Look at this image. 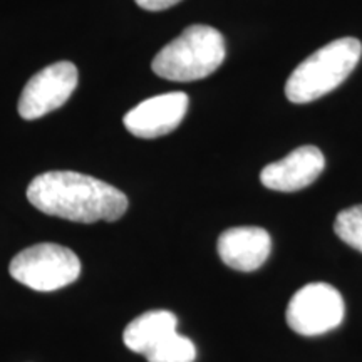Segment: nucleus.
Masks as SVG:
<instances>
[{
    "label": "nucleus",
    "mask_w": 362,
    "mask_h": 362,
    "mask_svg": "<svg viewBox=\"0 0 362 362\" xmlns=\"http://www.w3.org/2000/svg\"><path fill=\"white\" fill-rule=\"evenodd\" d=\"M27 198L45 215L76 223L116 221L128 210V198L106 181L76 171H49L30 181Z\"/></svg>",
    "instance_id": "obj_1"
},
{
    "label": "nucleus",
    "mask_w": 362,
    "mask_h": 362,
    "mask_svg": "<svg viewBox=\"0 0 362 362\" xmlns=\"http://www.w3.org/2000/svg\"><path fill=\"white\" fill-rule=\"evenodd\" d=\"M225 54V39L220 30L194 24L156 54L151 69L163 79L189 83L214 74L223 62Z\"/></svg>",
    "instance_id": "obj_2"
},
{
    "label": "nucleus",
    "mask_w": 362,
    "mask_h": 362,
    "mask_svg": "<svg viewBox=\"0 0 362 362\" xmlns=\"http://www.w3.org/2000/svg\"><path fill=\"white\" fill-rule=\"evenodd\" d=\"M361 56V40L354 37L332 40L296 67L285 84V96L296 104L312 103L325 96L349 78Z\"/></svg>",
    "instance_id": "obj_3"
},
{
    "label": "nucleus",
    "mask_w": 362,
    "mask_h": 362,
    "mask_svg": "<svg viewBox=\"0 0 362 362\" xmlns=\"http://www.w3.org/2000/svg\"><path fill=\"white\" fill-rule=\"evenodd\" d=\"M8 272L17 282L37 292H54L71 285L81 275V260L57 243H37L13 257Z\"/></svg>",
    "instance_id": "obj_4"
},
{
    "label": "nucleus",
    "mask_w": 362,
    "mask_h": 362,
    "mask_svg": "<svg viewBox=\"0 0 362 362\" xmlns=\"http://www.w3.org/2000/svg\"><path fill=\"white\" fill-rule=\"evenodd\" d=\"M344 312L346 307L337 288L314 282L292 296L287 307V324L300 336H320L342 324Z\"/></svg>",
    "instance_id": "obj_5"
},
{
    "label": "nucleus",
    "mask_w": 362,
    "mask_h": 362,
    "mask_svg": "<svg viewBox=\"0 0 362 362\" xmlns=\"http://www.w3.org/2000/svg\"><path fill=\"white\" fill-rule=\"evenodd\" d=\"M78 67L61 61L39 71L25 84L19 99V115L27 121L39 119L64 106L78 86Z\"/></svg>",
    "instance_id": "obj_6"
},
{
    "label": "nucleus",
    "mask_w": 362,
    "mask_h": 362,
    "mask_svg": "<svg viewBox=\"0 0 362 362\" xmlns=\"http://www.w3.org/2000/svg\"><path fill=\"white\" fill-rule=\"evenodd\" d=\"M187 111V94L168 93L144 99L129 112H126L123 123L136 138L155 139L178 128Z\"/></svg>",
    "instance_id": "obj_7"
},
{
    "label": "nucleus",
    "mask_w": 362,
    "mask_h": 362,
    "mask_svg": "<svg viewBox=\"0 0 362 362\" xmlns=\"http://www.w3.org/2000/svg\"><path fill=\"white\" fill-rule=\"evenodd\" d=\"M325 168V158L317 146H300L284 160L270 163L260 173L265 188L292 193L304 189L319 178Z\"/></svg>",
    "instance_id": "obj_8"
},
{
    "label": "nucleus",
    "mask_w": 362,
    "mask_h": 362,
    "mask_svg": "<svg viewBox=\"0 0 362 362\" xmlns=\"http://www.w3.org/2000/svg\"><path fill=\"white\" fill-rule=\"evenodd\" d=\"M216 248L226 267L238 272H253L269 259L272 238L260 226H235L220 235Z\"/></svg>",
    "instance_id": "obj_9"
},
{
    "label": "nucleus",
    "mask_w": 362,
    "mask_h": 362,
    "mask_svg": "<svg viewBox=\"0 0 362 362\" xmlns=\"http://www.w3.org/2000/svg\"><path fill=\"white\" fill-rule=\"evenodd\" d=\"M176 315L170 310H151L136 317L124 329L123 341L129 351L146 356L153 347L176 332Z\"/></svg>",
    "instance_id": "obj_10"
},
{
    "label": "nucleus",
    "mask_w": 362,
    "mask_h": 362,
    "mask_svg": "<svg viewBox=\"0 0 362 362\" xmlns=\"http://www.w3.org/2000/svg\"><path fill=\"white\" fill-rule=\"evenodd\" d=\"M144 357L148 362H194L197 347L188 337L175 332L158 344L156 347H153Z\"/></svg>",
    "instance_id": "obj_11"
},
{
    "label": "nucleus",
    "mask_w": 362,
    "mask_h": 362,
    "mask_svg": "<svg viewBox=\"0 0 362 362\" xmlns=\"http://www.w3.org/2000/svg\"><path fill=\"white\" fill-rule=\"evenodd\" d=\"M334 232L344 243L362 253V205L342 210L334 221Z\"/></svg>",
    "instance_id": "obj_12"
},
{
    "label": "nucleus",
    "mask_w": 362,
    "mask_h": 362,
    "mask_svg": "<svg viewBox=\"0 0 362 362\" xmlns=\"http://www.w3.org/2000/svg\"><path fill=\"white\" fill-rule=\"evenodd\" d=\"M139 7L149 12H160L166 11V8L176 6L181 0H134Z\"/></svg>",
    "instance_id": "obj_13"
}]
</instances>
